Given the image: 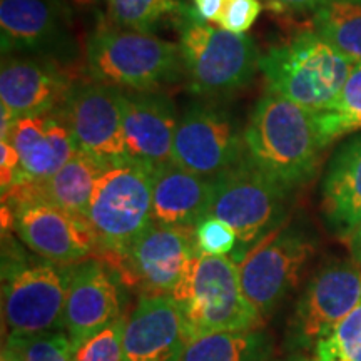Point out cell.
Instances as JSON below:
<instances>
[{
	"label": "cell",
	"instance_id": "obj_1",
	"mask_svg": "<svg viewBox=\"0 0 361 361\" xmlns=\"http://www.w3.org/2000/svg\"><path fill=\"white\" fill-rule=\"evenodd\" d=\"M324 149L314 112L274 92L256 102L245 129L246 159L286 191L313 178Z\"/></svg>",
	"mask_w": 361,
	"mask_h": 361
},
{
	"label": "cell",
	"instance_id": "obj_2",
	"mask_svg": "<svg viewBox=\"0 0 361 361\" xmlns=\"http://www.w3.org/2000/svg\"><path fill=\"white\" fill-rule=\"evenodd\" d=\"M353 67L355 62L314 30L274 45L259 59L268 92L314 114L335 104Z\"/></svg>",
	"mask_w": 361,
	"mask_h": 361
},
{
	"label": "cell",
	"instance_id": "obj_3",
	"mask_svg": "<svg viewBox=\"0 0 361 361\" xmlns=\"http://www.w3.org/2000/svg\"><path fill=\"white\" fill-rule=\"evenodd\" d=\"M169 296L183 314L189 341L209 333L259 328L263 319L247 301L239 266L229 256L197 252Z\"/></svg>",
	"mask_w": 361,
	"mask_h": 361
},
{
	"label": "cell",
	"instance_id": "obj_4",
	"mask_svg": "<svg viewBox=\"0 0 361 361\" xmlns=\"http://www.w3.org/2000/svg\"><path fill=\"white\" fill-rule=\"evenodd\" d=\"M180 6L179 51L192 94L218 99L245 87L259 69L256 42L245 34L207 25L197 13Z\"/></svg>",
	"mask_w": 361,
	"mask_h": 361
},
{
	"label": "cell",
	"instance_id": "obj_5",
	"mask_svg": "<svg viewBox=\"0 0 361 361\" xmlns=\"http://www.w3.org/2000/svg\"><path fill=\"white\" fill-rule=\"evenodd\" d=\"M85 66L92 80L123 90H156L184 71L179 45L119 27H101L90 35Z\"/></svg>",
	"mask_w": 361,
	"mask_h": 361
},
{
	"label": "cell",
	"instance_id": "obj_6",
	"mask_svg": "<svg viewBox=\"0 0 361 361\" xmlns=\"http://www.w3.org/2000/svg\"><path fill=\"white\" fill-rule=\"evenodd\" d=\"M87 219L107 258L124 256L152 224V171L129 159L107 164L94 186Z\"/></svg>",
	"mask_w": 361,
	"mask_h": 361
},
{
	"label": "cell",
	"instance_id": "obj_7",
	"mask_svg": "<svg viewBox=\"0 0 361 361\" xmlns=\"http://www.w3.org/2000/svg\"><path fill=\"white\" fill-rule=\"evenodd\" d=\"M290 191L279 186L250 161L243 159L214 178V197L209 216L228 223L238 233L236 263L286 219Z\"/></svg>",
	"mask_w": 361,
	"mask_h": 361
},
{
	"label": "cell",
	"instance_id": "obj_8",
	"mask_svg": "<svg viewBox=\"0 0 361 361\" xmlns=\"http://www.w3.org/2000/svg\"><path fill=\"white\" fill-rule=\"evenodd\" d=\"M72 268L42 258L4 273L2 314L8 336L64 331Z\"/></svg>",
	"mask_w": 361,
	"mask_h": 361
},
{
	"label": "cell",
	"instance_id": "obj_9",
	"mask_svg": "<svg viewBox=\"0 0 361 361\" xmlns=\"http://www.w3.org/2000/svg\"><path fill=\"white\" fill-rule=\"evenodd\" d=\"M314 250V239L305 229L281 226L239 261L243 291L261 318L273 313L295 290Z\"/></svg>",
	"mask_w": 361,
	"mask_h": 361
},
{
	"label": "cell",
	"instance_id": "obj_10",
	"mask_svg": "<svg viewBox=\"0 0 361 361\" xmlns=\"http://www.w3.org/2000/svg\"><path fill=\"white\" fill-rule=\"evenodd\" d=\"M361 261H333L316 271L301 293L288 326L296 350H311L360 303Z\"/></svg>",
	"mask_w": 361,
	"mask_h": 361
},
{
	"label": "cell",
	"instance_id": "obj_11",
	"mask_svg": "<svg viewBox=\"0 0 361 361\" xmlns=\"http://www.w3.org/2000/svg\"><path fill=\"white\" fill-rule=\"evenodd\" d=\"M246 157L245 133L231 111L213 102L192 104L179 119L173 162L206 178H218Z\"/></svg>",
	"mask_w": 361,
	"mask_h": 361
},
{
	"label": "cell",
	"instance_id": "obj_12",
	"mask_svg": "<svg viewBox=\"0 0 361 361\" xmlns=\"http://www.w3.org/2000/svg\"><path fill=\"white\" fill-rule=\"evenodd\" d=\"M197 252L196 228L152 221L124 256L112 259V266L142 295H171Z\"/></svg>",
	"mask_w": 361,
	"mask_h": 361
},
{
	"label": "cell",
	"instance_id": "obj_13",
	"mask_svg": "<svg viewBox=\"0 0 361 361\" xmlns=\"http://www.w3.org/2000/svg\"><path fill=\"white\" fill-rule=\"evenodd\" d=\"M56 112L69 126L79 151L106 164L128 161L123 135V89L96 80L74 84Z\"/></svg>",
	"mask_w": 361,
	"mask_h": 361
},
{
	"label": "cell",
	"instance_id": "obj_14",
	"mask_svg": "<svg viewBox=\"0 0 361 361\" xmlns=\"http://www.w3.org/2000/svg\"><path fill=\"white\" fill-rule=\"evenodd\" d=\"M74 87L72 78L52 59L8 54L0 71V124L6 139L19 117L57 111Z\"/></svg>",
	"mask_w": 361,
	"mask_h": 361
},
{
	"label": "cell",
	"instance_id": "obj_15",
	"mask_svg": "<svg viewBox=\"0 0 361 361\" xmlns=\"http://www.w3.org/2000/svg\"><path fill=\"white\" fill-rule=\"evenodd\" d=\"M64 0H0L2 52L67 62L75 57Z\"/></svg>",
	"mask_w": 361,
	"mask_h": 361
},
{
	"label": "cell",
	"instance_id": "obj_16",
	"mask_svg": "<svg viewBox=\"0 0 361 361\" xmlns=\"http://www.w3.org/2000/svg\"><path fill=\"white\" fill-rule=\"evenodd\" d=\"M11 209L17 236L40 258L72 266L89 259L92 252L102 251L85 216L44 201H27Z\"/></svg>",
	"mask_w": 361,
	"mask_h": 361
},
{
	"label": "cell",
	"instance_id": "obj_17",
	"mask_svg": "<svg viewBox=\"0 0 361 361\" xmlns=\"http://www.w3.org/2000/svg\"><path fill=\"white\" fill-rule=\"evenodd\" d=\"M178 124L168 96L157 90H123V135L129 161L151 171L173 161Z\"/></svg>",
	"mask_w": 361,
	"mask_h": 361
},
{
	"label": "cell",
	"instance_id": "obj_18",
	"mask_svg": "<svg viewBox=\"0 0 361 361\" xmlns=\"http://www.w3.org/2000/svg\"><path fill=\"white\" fill-rule=\"evenodd\" d=\"M124 361H180L189 336L169 295H142L126 319Z\"/></svg>",
	"mask_w": 361,
	"mask_h": 361
},
{
	"label": "cell",
	"instance_id": "obj_19",
	"mask_svg": "<svg viewBox=\"0 0 361 361\" xmlns=\"http://www.w3.org/2000/svg\"><path fill=\"white\" fill-rule=\"evenodd\" d=\"M121 314V295L114 269L99 259L74 264L64 311V331L78 346Z\"/></svg>",
	"mask_w": 361,
	"mask_h": 361
},
{
	"label": "cell",
	"instance_id": "obj_20",
	"mask_svg": "<svg viewBox=\"0 0 361 361\" xmlns=\"http://www.w3.org/2000/svg\"><path fill=\"white\" fill-rule=\"evenodd\" d=\"M6 139L20 156V171L16 184L49 179L79 151L69 126L56 111L19 117Z\"/></svg>",
	"mask_w": 361,
	"mask_h": 361
},
{
	"label": "cell",
	"instance_id": "obj_21",
	"mask_svg": "<svg viewBox=\"0 0 361 361\" xmlns=\"http://www.w3.org/2000/svg\"><path fill=\"white\" fill-rule=\"evenodd\" d=\"M214 178L194 174L166 162L152 171V221L168 226L196 228L209 216Z\"/></svg>",
	"mask_w": 361,
	"mask_h": 361
},
{
	"label": "cell",
	"instance_id": "obj_22",
	"mask_svg": "<svg viewBox=\"0 0 361 361\" xmlns=\"http://www.w3.org/2000/svg\"><path fill=\"white\" fill-rule=\"evenodd\" d=\"M106 162L84 151H78L64 168L40 183H17L2 194V204L13 207L27 201H44L54 206L85 216L99 176Z\"/></svg>",
	"mask_w": 361,
	"mask_h": 361
},
{
	"label": "cell",
	"instance_id": "obj_23",
	"mask_svg": "<svg viewBox=\"0 0 361 361\" xmlns=\"http://www.w3.org/2000/svg\"><path fill=\"white\" fill-rule=\"evenodd\" d=\"M322 213L343 239L361 219V133L341 144L329 161L322 183Z\"/></svg>",
	"mask_w": 361,
	"mask_h": 361
},
{
	"label": "cell",
	"instance_id": "obj_24",
	"mask_svg": "<svg viewBox=\"0 0 361 361\" xmlns=\"http://www.w3.org/2000/svg\"><path fill=\"white\" fill-rule=\"evenodd\" d=\"M269 340L259 328L218 331L192 338L180 361H264Z\"/></svg>",
	"mask_w": 361,
	"mask_h": 361
},
{
	"label": "cell",
	"instance_id": "obj_25",
	"mask_svg": "<svg viewBox=\"0 0 361 361\" xmlns=\"http://www.w3.org/2000/svg\"><path fill=\"white\" fill-rule=\"evenodd\" d=\"M313 30L351 62H361V0H326L313 12Z\"/></svg>",
	"mask_w": 361,
	"mask_h": 361
},
{
	"label": "cell",
	"instance_id": "obj_26",
	"mask_svg": "<svg viewBox=\"0 0 361 361\" xmlns=\"http://www.w3.org/2000/svg\"><path fill=\"white\" fill-rule=\"evenodd\" d=\"M319 137L324 147L343 135L361 130V62L355 64L341 94L326 111L316 114Z\"/></svg>",
	"mask_w": 361,
	"mask_h": 361
},
{
	"label": "cell",
	"instance_id": "obj_27",
	"mask_svg": "<svg viewBox=\"0 0 361 361\" xmlns=\"http://www.w3.org/2000/svg\"><path fill=\"white\" fill-rule=\"evenodd\" d=\"M107 13L119 29L151 32L162 17L178 13L183 4L176 0H106Z\"/></svg>",
	"mask_w": 361,
	"mask_h": 361
},
{
	"label": "cell",
	"instance_id": "obj_28",
	"mask_svg": "<svg viewBox=\"0 0 361 361\" xmlns=\"http://www.w3.org/2000/svg\"><path fill=\"white\" fill-rule=\"evenodd\" d=\"M316 361H361V300L314 346Z\"/></svg>",
	"mask_w": 361,
	"mask_h": 361
},
{
	"label": "cell",
	"instance_id": "obj_29",
	"mask_svg": "<svg viewBox=\"0 0 361 361\" xmlns=\"http://www.w3.org/2000/svg\"><path fill=\"white\" fill-rule=\"evenodd\" d=\"M6 345L22 361H74L75 346L66 331H45L37 335L8 336Z\"/></svg>",
	"mask_w": 361,
	"mask_h": 361
},
{
	"label": "cell",
	"instance_id": "obj_30",
	"mask_svg": "<svg viewBox=\"0 0 361 361\" xmlns=\"http://www.w3.org/2000/svg\"><path fill=\"white\" fill-rule=\"evenodd\" d=\"M126 316L107 324L75 346L74 361H124Z\"/></svg>",
	"mask_w": 361,
	"mask_h": 361
},
{
	"label": "cell",
	"instance_id": "obj_31",
	"mask_svg": "<svg viewBox=\"0 0 361 361\" xmlns=\"http://www.w3.org/2000/svg\"><path fill=\"white\" fill-rule=\"evenodd\" d=\"M197 250L207 256H228L239 246L238 233L226 221L207 216L196 226Z\"/></svg>",
	"mask_w": 361,
	"mask_h": 361
},
{
	"label": "cell",
	"instance_id": "obj_32",
	"mask_svg": "<svg viewBox=\"0 0 361 361\" xmlns=\"http://www.w3.org/2000/svg\"><path fill=\"white\" fill-rule=\"evenodd\" d=\"M263 6L259 0H228L218 25L234 34H245L259 17Z\"/></svg>",
	"mask_w": 361,
	"mask_h": 361
},
{
	"label": "cell",
	"instance_id": "obj_33",
	"mask_svg": "<svg viewBox=\"0 0 361 361\" xmlns=\"http://www.w3.org/2000/svg\"><path fill=\"white\" fill-rule=\"evenodd\" d=\"M19 152L7 139H0V186H2V194L16 184L17 178H19Z\"/></svg>",
	"mask_w": 361,
	"mask_h": 361
},
{
	"label": "cell",
	"instance_id": "obj_34",
	"mask_svg": "<svg viewBox=\"0 0 361 361\" xmlns=\"http://www.w3.org/2000/svg\"><path fill=\"white\" fill-rule=\"evenodd\" d=\"M326 0H264V4L271 11L276 12H314L316 8L322 7Z\"/></svg>",
	"mask_w": 361,
	"mask_h": 361
},
{
	"label": "cell",
	"instance_id": "obj_35",
	"mask_svg": "<svg viewBox=\"0 0 361 361\" xmlns=\"http://www.w3.org/2000/svg\"><path fill=\"white\" fill-rule=\"evenodd\" d=\"M226 2L228 0H192L194 11L197 16L204 22H213V24H218Z\"/></svg>",
	"mask_w": 361,
	"mask_h": 361
},
{
	"label": "cell",
	"instance_id": "obj_36",
	"mask_svg": "<svg viewBox=\"0 0 361 361\" xmlns=\"http://www.w3.org/2000/svg\"><path fill=\"white\" fill-rule=\"evenodd\" d=\"M346 241H348L351 258L361 261V219L358 221V224L355 226V229L351 231L350 236L346 238Z\"/></svg>",
	"mask_w": 361,
	"mask_h": 361
},
{
	"label": "cell",
	"instance_id": "obj_37",
	"mask_svg": "<svg viewBox=\"0 0 361 361\" xmlns=\"http://www.w3.org/2000/svg\"><path fill=\"white\" fill-rule=\"evenodd\" d=\"M0 361H22V360L19 358V355H17L16 351H13L12 348H8V346L6 345L2 350V358H0Z\"/></svg>",
	"mask_w": 361,
	"mask_h": 361
},
{
	"label": "cell",
	"instance_id": "obj_38",
	"mask_svg": "<svg viewBox=\"0 0 361 361\" xmlns=\"http://www.w3.org/2000/svg\"><path fill=\"white\" fill-rule=\"evenodd\" d=\"M278 361H316L314 358H308L305 355H293L290 358H284V360H278Z\"/></svg>",
	"mask_w": 361,
	"mask_h": 361
},
{
	"label": "cell",
	"instance_id": "obj_39",
	"mask_svg": "<svg viewBox=\"0 0 361 361\" xmlns=\"http://www.w3.org/2000/svg\"><path fill=\"white\" fill-rule=\"evenodd\" d=\"M78 2H80V4H87L89 0H78Z\"/></svg>",
	"mask_w": 361,
	"mask_h": 361
}]
</instances>
